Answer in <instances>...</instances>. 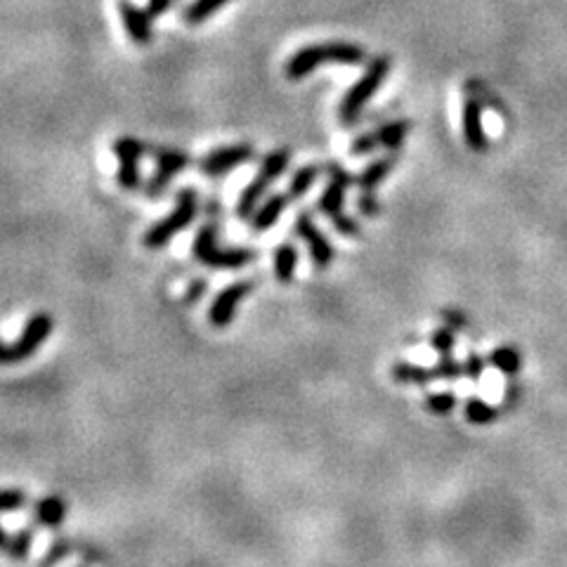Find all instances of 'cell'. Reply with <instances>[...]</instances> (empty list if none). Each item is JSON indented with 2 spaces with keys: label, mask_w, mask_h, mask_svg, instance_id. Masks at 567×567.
I'll use <instances>...</instances> for the list:
<instances>
[{
  "label": "cell",
  "mask_w": 567,
  "mask_h": 567,
  "mask_svg": "<svg viewBox=\"0 0 567 567\" xmlns=\"http://www.w3.org/2000/svg\"><path fill=\"white\" fill-rule=\"evenodd\" d=\"M319 178V168L317 166H303V168H298L296 173H293V178L289 182V197L291 199H301L305 197V194L310 192L312 185H315Z\"/></svg>",
  "instance_id": "obj_24"
},
{
  "label": "cell",
  "mask_w": 567,
  "mask_h": 567,
  "mask_svg": "<svg viewBox=\"0 0 567 567\" xmlns=\"http://www.w3.org/2000/svg\"><path fill=\"white\" fill-rule=\"evenodd\" d=\"M456 407V395L454 393H433L426 395V409L430 414L445 416L449 412H454Z\"/></svg>",
  "instance_id": "obj_26"
},
{
  "label": "cell",
  "mask_w": 567,
  "mask_h": 567,
  "mask_svg": "<svg viewBox=\"0 0 567 567\" xmlns=\"http://www.w3.org/2000/svg\"><path fill=\"white\" fill-rule=\"evenodd\" d=\"M192 253L201 265L213 267V270H241L256 258V253L249 249H220L218 225L215 223L201 227L197 239H194Z\"/></svg>",
  "instance_id": "obj_5"
},
{
  "label": "cell",
  "mask_w": 567,
  "mask_h": 567,
  "mask_svg": "<svg viewBox=\"0 0 567 567\" xmlns=\"http://www.w3.org/2000/svg\"><path fill=\"white\" fill-rule=\"evenodd\" d=\"M197 213H199L197 192H194L192 187L180 189L178 204H175V208L166 215V218H161L159 223L149 227L145 239H142V244H145L149 251L164 249L168 241L178 237L182 230H187V227L194 223Z\"/></svg>",
  "instance_id": "obj_3"
},
{
  "label": "cell",
  "mask_w": 567,
  "mask_h": 567,
  "mask_svg": "<svg viewBox=\"0 0 567 567\" xmlns=\"http://www.w3.org/2000/svg\"><path fill=\"white\" fill-rule=\"evenodd\" d=\"M445 319H447L449 329H454V331H459V329L466 327V319L461 317V315H454V312H445Z\"/></svg>",
  "instance_id": "obj_35"
},
{
  "label": "cell",
  "mask_w": 567,
  "mask_h": 567,
  "mask_svg": "<svg viewBox=\"0 0 567 567\" xmlns=\"http://www.w3.org/2000/svg\"><path fill=\"white\" fill-rule=\"evenodd\" d=\"M298 267V251L291 241H282L275 251V277L277 282L289 284Z\"/></svg>",
  "instance_id": "obj_19"
},
{
  "label": "cell",
  "mask_w": 567,
  "mask_h": 567,
  "mask_svg": "<svg viewBox=\"0 0 567 567\" xmlns=\"http://www.w3.org/2000/svg\"><path fill=\"white\" fill-rule=\"evenodd\" d=\"M29 549H31V532H22V534H8L0 527V553H5V556L15 558V560H24L29 556Z\"/></svg>",
  "instance_id": "obj_22"
},
{
  "label": "cell",
  "mask_w": 567,
  "mask_h": 567,
  "mask_svg": "<svg viewBox=\"0 0 567 567\" xmlns=\"http://www.w3.org/2000/svg\"><path fill=\"white\" fill-rule=\"evenodd\" d=\"M119 15H121L123 29H126L128 38L135 45H149L154 41V24H152L154 17L149 15L147 10L138 8V5L130 3V0H121Z\"/></svg>",
  "instance_id": "obj_13"
},
{
  "label": "cell",
  "mask_w": 567,
  "mask_h": 567,
  "mask_svg": "<svg viewBox=\"0 0 567 567\" xmlns=\"http://www.w3.org/2000/svg\"><path fill=\"white\" fill-rule=\"evenodd\" d=\"M327 173H329V185L324 189V194L319 197V211H322L327 218L334 220L336 215L343 213V204H345V194H348L350 189V178L348 171H345L343 166H336V164H329L327 166Z\"/></svg>",
  "instance_id": "obj_12"
},
{
  "label": "cell",
  "mask_w": 567,
  "mask_h": 567,
  "mask_svg": "<svg viewBox=\"0 0 567 567\" xmlns=\"http://www.w3.org/2000/svg\"><path fill=\"white\" fill-rule=\"evenodd\" d=\"M367 52L355 43L343 41H329V43H315L305 45V48L296 50L286 62V78L289 81H303L312 71L324 67V64H345V67H357L364 62Z\"/></svg>",
  "instance_id": "obj_1"
},
{
  "label": "cell",
  "mask_w": 567,
  "mask_h": 567,
  "mask_svg": "<svg viewBox=\"0 0 567 567\" xmlns=\"http://www.w3.org/2000/svg\"><path fill=\"white\" fill-rule=\"evenodd\" d=\"M291 164V149L289 147H279L275 152H270L260 164V171L256 173L249 185H246L244 192L239 194L237 201V215L241 220L251 218L256 213V208L260 206V199L265 197V192L270 189L272 182H275L279 175H282L286 168Z\"/></svg>",
  "instance_id": "obj_4"
},
{
  "label": "cell",
  "mask_w": 567,
  "mask_h": 567,
  "mask_svg": "<svg viewBox=\"0 0 567 567\" xmlns=\"http://www.w3.org/2000/svg\"><path fill=\"white\" fill-rule=\"evenodd\" d=\"M253 156H256V149H253V145H246V142L218 147L206 156H201L199 173L204 178H223V175L232 173L241 164H249V161H253Z\"/></svg>",
  "instance_id": "obj_8"
},
{
  "label": "cell",
  "mask_w": 567,
  "mask_h": 567,
  "mask_svg": "<svg viewBox=\"0 0 567 567\" xmlns=\"http://www.w3.org/2000/svg\"><path fill=\"white\" fill-rule=\"evenodd\" d=\"M52 334V317L45 312H38L26 322L22 336L15 343H3L0 341V367H10V364H19L29 360L31 355H36L43 348V343L48 341Z\"/></svg>",
  "instance_id": "obj_6"
},
{
  "label": "cell",
  "mask_w": 567,
  "mask_h": 567,
  "mask_svg": "<svg viewBox=\"0 0 567 567\" xmlns=\"http://www.w3.org/2000/svg\"><path fill=\"white\" fill-rule=\"evenodd\" d=\"M390 67H393V62H390L388 55L374 57V60L369 62L364 76L348 90V93H345L341 107H338V121H341L343 126H353V123L360 119L362 109L367 107L371 97L376 95V90L383 86V81H386Z\"/></svg>",
  "instance_id": "obj_2"
},
{
  "label": "cell",
  "mask_w": 567,
  "mask_h": 567,
  "mask_svg": "<svg viewBox=\"0 0 567 567\" xmlns=\"http://www.w3.org/2000/svg\"><path fill=\"white\" fill-rule=\"evenodd\" d=\"M433 371H435V378H438V381H456V378L466 376L464 364L456 362L452 355H442L440 364H438V367H433Z\"/></svg>",
  "instance_id": "obj_27"
},
{
  "label": "cell",
  "mask_w": 567,
  "mask_h": 567,
  "mask_svg": "<svg viewBox=\"0 0 567 567\" xmlns=\"http://www.w3.org/2000/svg\"><path fill=\"white\" fill-rule=\"evenodd\" d=\"M171 5H173V0H149L147 12L152 17H159V15H164V12L171 8Z\"/></svg>",
  "instance_id": "obj_33"
},
{
  "label": "cell",
  "mask_w": 567,
  "mask_h": 567,
  "mask_svg": "<svg viewBox=\"0 0 567 567\" xmlns=\"http://www.w3.org/2000/svg\"><path fill=\"white\" fill-rule=\"evenodd\" d=\"M204 291H206V284L201 282V279H199V282H194L192 286H189V291H187V296H185V298H187L189 303H194V301H197V298H199L201 293H204Z\"/></svg>",
  "instance_id": "obj_34"
},
{
  "label": "cell",
  "mask_w": 567,
  "mask_h": 567,
  "mask_svg": "<svg viewBox=\"0 0 567 567\" xmlns=\"http://www.w3.org/2000/svg\"><path fill=\"white\" fill-rule=\"evenodd\" d=\"M499 416V409H494L492 404H487L485 400H473L466 402V421L473 423V426H487V423H494Z\"/></svg>",
  "instance_id": "obj_25"
},
{
  "label": "cell",
  "mask_w": 567,
  "mask_h": 567,
  "mask_svg": "<svg viewBox=\"0 0 567 567\" xmlns=\"http://www.w3.org/2000/svg\"><path fill=\"white\" fill-rule=\"evenodd\" d=\"M430 345H433L435 350H438L440 355H452L454 345H456V336L452 329H440L435 331L433 336H430Z\"/></svg>",
  "instance_id": "obj_28"
},
{
  "label": "cell",
  "mask_w": 567,
  "mask_h": 567,
  "mask_svg": "<svg viewBox=\"0 0 567 567\" xmlns=\"http://www.w3.org/2000/svg\"><path fill=\"white\" fill-rule=\"evenodd\" d=\"M112 152L119 159V175H116V180H119V185L126 192H135L140 187V161L147 154V145L138 138L123 135V138L112 145Z\"/></svg>",
  "instance_id": "obj_9"
},
{
  "label": "cell",
  "mask_w": 567,
  "mask_h": 567,
  "mask_svg": "<svg viewBox=\"0 0 567 567\" xmlns=\"http://www.w3.org/2000/svg\"><path fill=\"white\" fill-rule=\"evenodd\" d=\"M393 378L395 383H402V386H428L430 381H438L433 369L419 367V364H409V362H397L393 367Z\"/></svg>",
  "instance_id": "obj_17"
},
{
  "label": "cell",
  "mask_w": 567,
  "mask_h": 567,
  "mask_svg": "<svg viewBox=\"0 0 567 567\" xmlns=\"http://www.w3.org/2000/svg\"><path fill=\"white\" fill-rule=\"evenodd\" d=\"M152 154L156 161V173L149 178L145 194L147 197H159V194L192 164V156L175 147H154Z\"/></svg>",
  "instance_id": "obj_7"
},
{
  "label": "cell",
  "mask_w": 567,
  "mask_h": 567,
  "mask_svg": "<svg viewBox=\"0 0 567 567\" xmlns=\"http://www.w3.org/2000/svg\"><path fill=\"white\" fill-rule=\"evenodd\" d=\"M393 166H395V156H381V159L374 161V164L364 168L360 178H357V185H360L362 192H374V189L388 178Z\"/></svg>",
  "instance_id": "obj_16"
},
{
  "label": "cell",
  "mask_w": 567,
  "mask_h": 567,
  "mask_svg": "<svg viewBox=\"0 0 567 567\" xmlns=\"http://www.w3.org/2000/svg\"><path fill=\"white\" fill-rule=\"evenodd\" d=\"M409 130H412V123H409V121H393V123H386V126L374 130L371 135H374L376 147L400 149L404 138L409 135Z\"/></svg>",
  "instance_id": "obj_20"
},
{
  "label": "cell",
  "mask_w": 567,
  "mask_h": 567,
  "mask_svg": "<svg viewBox=\"0 0 567 567\" xmlns=\"http://www.w3.org/2000/svg\"><path fill=\"white\" fill-rule=\"evenodd\" d=\"M357 208H360L362 215H367V218H374L381 211V201L374 197V192H362L360 199H357Z\"/></svg>",
  "instance_id": "obj_31"
},
{
  "label": "cell",
  "mask_w": 567,
  "mask_h": 567,
  "mask_svg": "<svg viewBox=\"0 0 567 567\" xmlns=\"http://www.w3.org/2000/svg\"><path fill=\"white\" fill-rule=\"evenodd\" d=\"M487 362H490L494 369H499L501 374L516 376L520 371V364H523V357H520L516 348H511V345H504V348L494 350V353L487 357Z\"/></svg>",
  "instance_id": "obj_23"
},
{
  "label": "cell",
  "mask_w": 567,
  "mask_h": 567,
  "mask_svg": "<svg viewBox=\"0 0 567 567\" xmlns=\"http://www.w3.org/2000/svg\"><path fill=\"white\" fill-rule=\"evenodd\" d=\"M464 138L466 145L473 152H485L487 149V138L485 130H482V114H480V102L473 95L466 97L464 104Z\"/></svg>",
  "instance_id": "obj_14"
},
{
  "label": "cell",
  "mask_w": 567,
  "mask_h": 567,
  "mask_svg": "<svg viewBox=\"0 0 567 567\" xmlns=\"http://www.w3.org/2000/svg\"><path fill=\"white\" fill-rule=\"evenodd\" d=\"M230 0H192L185 10H182V22L187 26H199L211 19L215 12L223 10Z\"/></svg>",
  "instance_id": "obj_18"
},
{
  "label": "cell",
  "mask_w": 567,
  "mask_h": 567,
  "mask_svg": "<svg viewBox=\"0 0 567 567\" xmlns=\"http://www.w3.org/2000/svg\"><path fill=\"white\" fill-rule=\"evenodd\" d=\"M482 371H485V360H482V357L475 355V353L468 355V360L464 362L466 378H471V381H478V378L482 376Z\"/></svg>",
  "instance_id": "obj_32"
},
{
  "label": "cell",
  "mask_w": 567,
  "mask_h": 567,
  "mask_svg": "<svg viewBox=\"0 0 567 567\" xmlns=\"http://www.w3.org/2000/svg\"><path fill=\"white\" fill-rule=\"evenodd\" d=\"M291 197L289 194H272L270 199H265L263 204L256 208L253 213V232H267L270 227H275V223L282 218V213L289 208Z\"/></svg>",
  "instance_id": "obj_15"
},
{
  "label": "cell",
  "mask_w": 567,
  "mask_h": 567,
  "mask_svg": "<svg viewBox=\"0 0 567 567\" xmlns=\"http://www.w3.org/2000/svg\"><path fill=\"white\" fill-rule=\"evenodd\" d=\"M251 291H253V282H234L232 286L220 291L218 296H215L211 310H208V322H211L215 329L230 327L239 303L244 301Z\"/></svg>",
  "instance_id": "obj_11"
},
{
  "label": "cell",
  "mask_w": 567,
  "mask_h": 567,
  "mask_svg": "<svg viewBox=\"0 0 567 567\" xmlns=\"http://www.w3.org/2000/svg\"><path fill=\"white\" fill-rule=\"evenodd\" d=\"M26 504V494L22 490H0V513L17 511Z\"/></svg>",
  "instance_id": "obj_29"
},
{
  "label": "cell",
  "mask_w": 567,
  "mask_h": 567,
  "mask_svg": "<svg viewBox=\"0 0 567 567\" xmlns=\"http://www.w3.org/2000/svg\"><path fill=\"white\" fill-rule=\"evenodd\" d=\"M293 230H296L298 237H301L305 244H308L310 258H312V263H315L317 270H329V265L334 263V246H331L327 234H324L315 225L312 215L305 213V211L298 213L296 227H293Z\"/></svg>",
  "instance_id": "obj_10"
},
{
  "label": "cell",
  "mask_w": 567,
  "mask_h": 567,
  "mask_svg": "<svg viewBox=\"0 0 567 567\" xmlns=\"http://www.w3.org/2000/svg\"><path fill=\"white\" fill-rule=\"evenodd\" d=\"M64 516H67V504L60 497H45L38 501L36 506V520L43 527H57L62 525Z\"/></svg>",
  "instance_id": "obj_21"
},
{
  "label": "cell",
  "mask_w": 567,
  "mask_h": 567,
  "mask_svg": "<svg viewBox=\"0 0 567 567\" xmlns=\"http://www.w3.org/2000/svg\"><path fill=\"white\" fill-rule=\"evenodd\" d=\"M331 223H334V230L338 234H343V237H357V234H360V225H357V220L350 218V215H345V213L336 215Z\"/></svg>",
  "instance_id": "obj_30"
}]
</instances>
